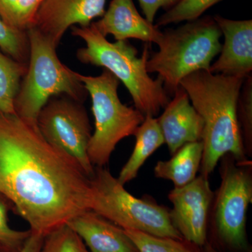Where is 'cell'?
Returning <instances> with one entry per match:
<instances>
[{
    "label": "cell",
    "mask_w": 252,
    "mask_h": 252,
    "mask_svg": "<svg viewBox=\"0 0 252 252\" xmlns=\"http://www.w3.org/2000/svg\"><path fill=\"white\" fill-rule=\"evenodd\" d=\"M39 252H90L82 239L67 224L44 236Z\"/></svg>",
    "instance_id": "cell-23"
},
{
    "label": "cell",
    "mask_w": 252,
    "mask_h": 252,
    "mask_svg": "<svg viewBox=\"0 0 252 252\" xmlns=\"http://www.w3.org/2000/svg\"><path fill=\"white\" fill-rule=\"evenodd\" d=\"M173 96L157 119L172 155L186 144L202 141L204 128L203 119L190 104L185 89L180 86Z\"/></svg>",
    "instance_id": "cell-13"
},
{
    "label": "cell",
    "mask_w": 252,
    "mask_h": 252,
    "mask_svg": "<svg viewBox=\"0 0 252 252\" xmlns=\"http://www.w3.org/2000/svg\"><path fill=\"white\" fill-rule=\"evenodd\" d=\"M28 67L0 50V114H16L15 100Z\"/></svg>",
    "instance_id": "cell-18"
},
{
    "label": "cell",
    "mask_w": 252,
    "mask_h": 252,
    "mask_svg": "<svg viewBox=\"0 0 252 252\" xmlns=\"http://www.w3.org/2000/svg\"><path fill=\"white\" fill-rule=\"evenodd\" d=\"M67 225L90 252H138L124 229L91 210L77 215Z\"/></svg>",
    "instance_id": "cell-15"
},
{
    "label": "cell",
    "mask_w": 252,
    "mask_h": 252,
    "mask_svg": "<svg viewBox=\"0 0 252 252\" xmlns=\"http://www.w3.org/2000/svg\"><path fill=\"white\" fill-rule=\"evenodd\" d=\"M0 50L18 62H29L30 44L27 31L8 26L0 16Z\"/></svg>",
    "instance_id": "cell-22"
},
{
    "label": "cell",
    "mask_w": 252,
    "mask_h": 252,
    "mask_svg": "<svg viewBox=\"0 0 252 252\" xmlns=\"http://www.w3.org/2000/svg\"><path fill=\"white\" fill-rule=\"evenodd\" d=\"M134 135L136 138L135 148L117 178L119 183L124 186L137 177L146 160L165 144L158 119L152 116H146Z\"/></svg>",
    "instance_id": "cell-17"
},
{
    "label": "cell",
    "mask_w": 252,
    "mask_h": 252,
    "mask_svg": "<svg viewBox=\"0 0 252 252\" xmlns=\"http://www.w3.org/2000/svg\"><path fill=\"white\" fill-rule=\"evenodd\" d=\"M27 33L29 62L15 100V112L23 120L36 125L41 109L51 97L64 94L83 103L89 94L78 72L61 62L57 48L49 39L33 27Z\"/></svg>",
    "instance_id": "cell-5"
},
{
    "label": "cell",
    "mask_w": 252,
    "mask_h": 252,
    "mask_svg": "<svg viewBox=\"0 0 252 252\" xmlns=\"http://www.w3.org/2000/svg\"><path fill=\"white\" fill-rule=\"evenodd\" d=\"M181 0H139L141 9L149 23H154L156 15L160 9H170Z\"/></svg>",
    "instance_id": "cell-26"
},
{
    "label": "cell",
    "mask_w": 252,
    "mask_h": 252,
    "mask_svg": "<svg viewBox=\"0 0 252 252\" xmlns=\"http://www.w3.org/2000/svg\"><path fill=\"white\" fill-rule=\"evenodd\" d=\"M93 24L102 35L111 34L117 41L135 39L157 44L162 36L159 28L141 16L132 0H112L102 18Z\"/></svg>",
    "instance_id": "cell-14"
},
{
    "label": "cell",
    "mask_w": 252,
    "mask_h": 252,
    "mask_svg": "<svg viewBox=\"0 0 252 252\" xmlns=\"http://www.w3.org/2000/svg\"><path fill=\"white\" fill-rule=\"evenodd\" d=\"M72 34L85 41L86 47L78 49L81 63L103 67L122 81L130 93L135 107L155 117L169 103V97L161 78L152 79L147 70L150 57L148 44L138 57V51L127 40L110 42L93 23L87 27L73 26Z\"/></svg>",
    "instance_id": "cell-3"
},
{
    "label": "cell",
    "mask_w": 252,
    "mask_h": 252,
    "mask_svg": "<svg viewBox=\"0 0 252 252\" xmlns=\"http://www.w3.org/2000/svg\"><path fill=\"white\" fill-rule=\"evenodd\" d=\"M221 36L211 16L165 30L157 43L158 51L147 61V72L157 73L167 94L173 95L184 78L196 71H209L212 61L221 50Z\"/></svg>",
    "instance_id": "cell-4"
},
{
    "label": "cell",
    "mask_w": 252,
    "mask_h": 252,
    "mask_svg": "<svg viewBox=\"0 0 252 252\" xmlns=\"http://www.w3.org/2000/svg\"><path fill=\"white\" fill-rule=\"evenodd\" d=\"M44 235L39 234V233H34L31 231V234L29 238L26 240L24 246L20 252H40L41 245H42L43 240H44ZM0 252H5L0 249Z\"/></svg>",
    "instance_id": "cell-27"
},
{
    "label": "cell",
    "mask_w": 252,
    "mask_h": 252,
    "mask_svg": "<svg viewBox=\"0 0 252 252\" xmlns=\"http://www.w3.org/2000/svg\"><path fill=\"white\" fill-rule=\"evenodd\" d=\"M203 247L204 248L203 252H220L217 251V250H215L210 244L207 243H205Z\"/></svg>",
    "instance_id": "cell-28"
},
{
    "label": "cell",
    "mask_w": 252,
    "mask_h": 252,
    "mask_svg": "<svg viewBox=\"0 0 252 252\" xmlns=\"http://www.w3.org/2000/svg\"><path fill=\"white\" fill-rule=\"evenodd\" d=\"M0 193L44 236L92 207L91 179L16 114H0Z\"/></svg>",
    "instance_id": "cell-1"
},
{
    "label": "cell",
    "mask_w": 252,
    "mask_h": 252,
    "mask_svg": "<svg viewBox=\"0 0 252 252\" xmlns=\"http://www.w3.org/2000/svg\"><path fill=\"white\" fill-rule=\"evenodd\" d=\"M36 125L49 143L72 158L91 179L95 168L88 154L92 135L82 102L66 95L51 97L41 109Z\"/></svg>",
    "instance_id": "cell-8"
},
{
    "label": "cell",
    "mask_w": 252,
    "mask_h": 252,
    "mask_svg": "<svg viewBox=\"0 0 252 252\" xmlns=\"http://www.w3.org/2000/svg\"><path fill=\"white\" fill-rule=\"evenodd\" d=\"M245 79L207 70L191 73L180 81L192 105L203 119L204 128L201 175L208 177L219 160L226 154L245 162L238 102Z\"/></svg>",
    "instance_id": "cell-2"
},
{
    "label": "cell",
    "mask_w": 252,
    "mask_h": 252,
    "mask_svg": "<svg viewBox=\"0 0 252 252\" xmlns=\"http://www.w3.org/2000/svg\"><path fill=\"white\" fill-rule=\"evenodd\" d=\"M78 77L91 95L94 119L88 154L94 166L104 167L117 144L134 135L145 117L135 107L122 103L118 95L119 80L107 69L96 77L78 73Z\"/></svg>",
    "instance_id": "cell-6"
},
{
    "label": "cell",
    "mask_w": 252,
    "mask_h": 252,
    "mask_svg": "<svg viewBox=\"0 0 252 252\" xmlns=\"http://www.w3.org/2000/svg\"><path fill=\"white\" fill-rule=\"evenodd\" d=\"M202 141L186 144L168 160H160L154 167L157 178L172 181L175 187H182L196 177L203 158Z\"/></svg>",
    "instance_id": "cell-16"
},
{
    "label": "cell",
    "mask_w": 252,
    "mask_h": 252,
    "mask_svg": "<svg viewBox=\"0 0 252 252\" xmlns=\"http://www.w3.org/2000/svg\"><path fill=\"white\" fill-rule=\"evenodd\" d=\"M173 208L172 224L182 238L198 247L207 240V217L214 199L208 177L200 175L190 183L175 187L168 195Z\"/></svg>",
    "instance_id": "cell-10"
},
{
    "label": "cell",
    "mask_w": 252,
    "mask_h": 252,
    "mask_svg": "<svg viewBox=\"0 0 252 252\" xmlns=\"http://www.w3.org/2000/svg\"><path fill=\"white\" fill-rule=\"evenodd\" d=\"M43 0H0V16L8 26L21 31L32 27Z\"/></svg>",
    "instance_id": "cell-19"
},
{
    "label": "cell",
    "mask_w": 252,
    "mask_h": 252,
    "mask_svg": "<svg viewBox=\"0 0 252 252\" xmlns=\"http://www.w3.org/2000/svg\"><path fill=\"white\" fill-rule=\"evenodd\" d=\"M238 119L242 134L245 152L252 151V77L249 76L244 81L239 95Z\"/></svg>",
    "instance_id": "cell-25"
},
{
    "label": "cell",
    "mask_w": 252,
    "mask_h": 252,
    "mask_svg": "<svg viewBox=\"0 0 252 252\" xmlns=\"http://www.w3.org/2000/svg\"><path fill=\"white\" fill-rule=\"evenodd\" d=\"M91 211L124 230L162 238L184 239L172 224L170 212L154 202L135 198L107 169L96 167L91 179Z\"/></svg>",
    "instance_id": "cell-7"
},
{
    "label": "cell",
    "mask_w": 252,
    "mask_h": 252,
    "mask_svg": "<svg viewBox=\"0 0 252 252\" xmlns=\"http://www.w3.org/2000/svg\"><path fill=\"white\" fill-rule=\"evenodd\" d=\"M14 209L12 203L0 193V249L5 252H20L31 230L20 231L10 228L8 223V212Z\"/></svg>",
    "instance_id": "cell-24"
},
{
    "label": "cell",
    "mask_w": 252,
    "mask_h": 252,
    "mask_svg": "<svg viewBox=\"0 0 252 252\" xmlns=\"http://www.w3.org/2000/svg\"><path fill=\"white\" fill-rule=\"evenodd\" d=\"M220 0H181L157 20L158 28L198 19Z\"/></svg>",
    "instance_id": "cell-21"
},
{
    "label": "cell",
    "mask_w": 252,
    "mask_h": 252,
    "mask_svg": "<svg viewBox=\"0 0 252 252\" xmlns=\"http://www.w3.org/2000/svg\"><path fill=\"white\" fill-rule=\"evenodd\" d=\"M215 204L217 234L230 248H247L246 215L252 202V179L248 169L224 162Z\"/></svg>",
    "instance_id": "cell-9"
},
{
    "label": "cell",
    "mask_w": 252,
    "mask_h": 252,
    "mask_svg": "<svg viewBox=\"0 0 252 252\" xmlns=\"http://www.w3.org/2000/svg\"><path fill=\"white\" fill-rule=\"evenodd\" d=\"M138 252H200L199 247L185 239L162 238L134 230H124Z\"/></svg>",
    "instance_id": "cell-20"
},
{
    "label": "cell",
    "mask_w": 252,
    "mask_h": 252,
    "mask_svg": "<svg viewBox=\"0 0 252 252\" xmlns=\"http://www.w3.org/2000/svg\"><path fill=\"white\" fill-rule=\"evenodd\" d=\"M224 43L220 56L209 72L245 79L252 71V21H235L220 15L214 16Z\"/></svg>",
    "instance_id": "cell-12"
},
{
    "label": "cell",
    "mask_w": 252,
    "mask_h": 252,
    "mask_svg": "<svg viewBox=\"0 0 252 252\" xmlns=\"http://www.w3.org/2000/svg\"><path fill=\"white\" fill-rule=\"evenodd\" d=\"M106 0H43L32 27L58 48L69 28L87 27L105 12Z\"/></svg>",
    "instance_id": "cell-11"
}]
</instances>
